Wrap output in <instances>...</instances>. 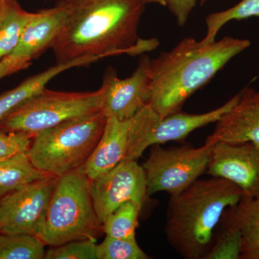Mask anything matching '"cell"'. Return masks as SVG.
Returning <instances> with one entry per match:
<instances>
[{
    "mask_svg": "<svg viewBox=\"0 0 259 259\" xmlns=\"http://www.w3.org/2000/svg\"><path fill=\"white\" fill-rule=\"evenodd\" d=\"M219 233H214L210 250L204 259H241V233L223 215Z\"/></svg>",
    "mask_w": 259,
    "mask_h": 259,
    "instance_id": "603a6c76",
    "label": "cell"
},
{
    "mask_svg": "<svg viewBox=\"0 0 259 259\" xmlns=\"http://www.w3.org/2000/svg\"><path fill=\"white\" fill-rule=\"evenodd\" d=\"M241 92L223 106L202 114L178 112L161 117L146 105L129 121L128 143L125 159L138 161L143 153L153 145L185 140L195 130L216 122L239 100Z\"/></svg>",
    "mask_w": 259,
    "mask_h": 259,
    "instance_id": "52a82bcc",
    "label": "cell"
},
{
    "mask_svg": "<svg viewBox=\"0 0 259 259\" xmlns=\"http://www.w3.org/2000/svg\"><path fill=\"white\" fill-rule=\"evenodd\" d=\"M214 144L205 141L199 148L183 146L171 149L151 146L142 165L148 197L160 192L175 195L198 180L207 171Z\"/></svg>",
    "mask_w": 259,
    "mask_h": 259,
    "instance_id": "ba28073f",
    "label": "cell"
},
{
    "mask_svg": "<svg viewBox=\"0 0 259 259\" xmlns=\"http://www.w3.org/2000/svg\"><path fill=\"white\" fill-rule=\"evenodd\" d=\"M223 215L241 231V259H259V197H242Z\"/></svg>",
    "mask_w": 259,
    "mask_h": 259,
    "instance_id": "e0dca14e",
    "label": "cell"
},
{
    "mask_svg": "<svg viewBox=\"0 0 259 259\" xmlns=\"http://www.w3.org/2000/svg\"><path fill=\"white\" fill-rule=\"evenodd\" d=\"M97 259H148L136 239L127 240L106 236L105 240L97 245Z\"/></svg>",
    "mask_w": 259,
    "mask_h": 259,
    "instance_id": "cb8c5ba5",
    "label": "cell"
},
{
    "mask_svg": "<svg viewBox=\"0 0 259 259\" xmlns=\"http://www.w3.org/2000/svg\"><path fill=\"white\" fill-rule=\"evenodd\" d=\"M206 141L215 144L250 142L259 148V97L258 92L246 88L239 100L216 122L214 132Z\"/></svg>",
    "mask_w": 259,
    "mask_h": 259,
    "instance_id": "4fadbf2b",
    "label": "cell"
},
{
    "mask_svg": "<svg viewBox=\"0 0 259 259\" xmlns=\"http://www.w3.org/2000/svg\"><path fill=\"white\" fill-rule=\"evenodd\" d=\"M1 233H2L1 229H0V234H1Z\"/></svg>",
    "mask_w": 259,
    "mask_h": 259,
    "instance_id": "1f68e13d",
    "label": "cell"
},
{
    "mask_svg": "<svg viewBox=\"0 0 259 259\" xmlns=\"http://www.w3.org/2000/svg\"><path fill=\"white\" fill-rule=\"evenodd\" d=\"M146 4H158L161 6L166 7V0H144Z\"/></svg>",
    "mask_w": 259,
    "mask_h": 259,
    "instance_id": "f546056e",
    "label": "cell"
},
{
    "mask_svg": "<svg viewBox=\"0 0 259 259\" xmlns=\"http://www.w3.org/2000/svg\"><path fill=\"white\" fill-rule=\"evenodd\" d=\"M62 21V11L56 5L33 13L18 46L8 57L16 62L22 70L27 69L32 60L51 47L60 31Z\"/></svg>",
    "mask_w": 259,
    "mask_h": 259,
    "instance_id": "5bb4252c",
    "label": "cell"
},
{
    "mask_svg": "<svg viewBox=\"0 0 259 259\" xmlns=\"http://www.w3.org/2000/svg\"><path fill=\"white\" fill-rule=\"evenodd\" d=\"M252 17L259 18V0H241L229 9L211 13L205 19L206 35L201 40L204 42L214 41L218 32L227 23Z\"/></svg>",
    "mask_w": 259,
    "mask_h": 259,
    "instance_id": "7402d4cb",
    "label": "cell"
},
{
    "mask_svg": "<svg viewBox=\"0 0 259 259\" xmlns=\"http://www.w3.org/2000/svg\"><path fill=\"white\" fill-rule=\"evenodd\" d=\"M58 177L35 181L7 195L0 202V229L6 234L40 238Z\"/></svg>",
    "mask_w": 259,
    "mask_h": 259,
    "instance_id": "9c48e42d",
    "label": "cell"
},
{
    "mask_svg": "<svg viewBox=\"0 0 259 259\" xmlns=\"http://www.w3.org/2000/svg\"><path fill=\"white\" fill-rule=\"evenodd\" d=\"M141 210L131 201L121 204L104 221L103 233L112 238L136 239V230L139 226Z\"/></svg>",
    "mask_w": 259,
    "mask_h": 259,
    "instance_id": "44dd1931",
    "label": "cell"
},
{
    "mask_svg": "<svg viewBox=\"0 0 259 259\" xmlns=\"http://www.w3.org/2000/svg\"><path fill=\"white\" fill-rule=\"evenodd\" d=\"M100 58L83 57L69 62L56 64L45 71L30 76L16 88L0 95V121L21 106L29 99L40 93L51 80L66 70L86 66L100 60Z\"/></svg>",
    "mask_w": 259,
    "mask_h": 259,
    "instance_id": "2e32d148",
    "label": "cell"
},
{
    "mask_svg": "<svg viewBox=\"0 0 259 259\" xmlns=\"http://www.w3.org/2000/svg\"><path fill=\"white\" fill-rule=\"evenodd\" d=\"M19 71H22L20 66L8 56L0 61V79Z\"/></svg>",
    "mask_w": 259,
    "mask_h": 259,
    "instance_id": "83f0119b",
    "label": "cell"
},
{
    "mask_svg": "<svg viewBox=\"0 0 259 259\" xmlns=\"http://www.w3.org/2000/svg\"><path fill=\"white\" fill-rule=\"evenodd\" d=\"M250 44L248 39L231 36L211 42L185 37L171 51L150 59L148 105L161 117L180 112L195 92Z\"/></svg>",
    "mask_w": 259,
    "mask_h": 259,
    "instance_id": "7a4b0ae2",
    "label": "cell"
},
{
    "mask_svg": "<svg viewBox=\"0 0 259 259\" xmlns=\"http://www.w3.org/2000/svg\"><path fill=\"white\" fill-rule=\"evenodd\" d=\"M31 135L20 132H8L0 130V160L27 153L31 146Z\"/></svg>",
    "mask_w": 259,
    "mask_h": 259,
    "instance_id": "484cf974",
    "label": "cell"
},
{
    "mask_svg": "<svg viewBox=\"0 0 259 259\" xmlns=\"http://www.w3.org/2000/svg\"><path fill=\"white\" fill-rule=\"evenodd\" d=\"M258 97H259V92H258Z\"/></svg>",
    "mask_w": 259,
    "mask_h": 259,
    "instance_id": "d6a6232c",
    "label": "cell"
},
{
    "mask_svg": "<svg viewBox=\"0 0 259 259\" xmlns=\"http://www.w3.org/2000/svg\"><path fill=\"white\" fill-rule=\"evenodd\" d=\"M0 161H3V160H0Z\"/></svg>",
    "mask_w": 259,
    "mask_h": 259,
    "instance_id": "836d02e7",
    "label": "cell"
},
{
    "mask_svg": "<svg viewBox=\"0 0 259 259\" xmlns=\"http://www.w3.org/2000/svg\"><path fill=\"white\" fill-rule=\"evenodd\" d=\"M53 177L35 168L27 153L0 161V202L14 191L35 181Z\"/></svg>",
    "mask_w": 259,
    "mask_h": 259,
    "instance_id": "ac0fdd59",
    "label": "cell"
},
{
    "mask_svg": "<svg viewBox=\"0 0 259 259\" xmlns=\"http://www.w3.org/2000/svg\"><path fill=\"white\" fill-rule=\"evenodd\" d=\"M103 233L94 207L91 181L81 168L58 177L40 238L57 246L77 240L93 239Z\"/></svg>",
    "mask_w": 259,
    "mask_h": 259,
    "instance_id": "5b68a950",
    "label": "cell"
},
{
    "mask_svg": "<svg viewBox=\"0 0 259 259\" xmlns=\"http://www.w3.org/2000/svg\"><path fill=\"white\" fill-rule=\"evenodd\" d=\"M62 25L51 49L56 64L83 57L127 54L138 55L156 49L157 39L139 37L144 0H58Z\"/></svg>",
    "mask_w": 259,
    "mask_h": 259,
    "instance_id": "6da1fadb",
    "label": "cell"
},
{
    "mask_svg": "<svg viewBox=\"0 0 259 259\" xmlns=\"http://www.w3.org/2000/svg\"><path fill=\"white\" fill-rule=\"evenodd\" d=\"M45 243L33 235L0 234V259L45 258Z\"/></svg>",
    "mask_w": 259,
    "mask_h": 259,
    "instance_id": "ffe728a7",
    "label": "cell"
},
{
    "mask_svg": "<svg viewBox=\"0 0 259 259\" xmlns=\"http://www.w3.org/2000/svg\"><path fill=\"white\" fill-rule=\"evenodd\" d=\"M46 259H97L95 240H77L52 246L46 252Z\"/></svg>",
    "mask_w": 259,
    "mask_h": 259,
    "instance_id": "d4e9b609",
    "label": "cell"
},
{
    "mask_svg": "<svg viewBox=\"0 0 259 259\" xmlns=\"http://www.w3.org/2000/svg\"><path fill=\"white\" fill-rule=\"evenodd\" d=\"M91 194L94 207L102 224L127 201L141 209L148 197L144 168L137 161L122 160L110 171L91 181Z\"/></svg>",
    "mask_w": 259,
    "mask_h": 259,
    "instance_id": "30bf717a",
    "label": "cell"
},
{
    "mask_svg": "<svg viewBox=\"0 0 259 259\" xmlns=\"http://www.w3.org/2000/svg\"><path fill=\"white\" fill-rule=\"evenodd\" d=\"M14 0H0V20Z\"/></svg>",
    "mask_w": 259,
    "mask_h": 259,
    "instance_id": "f1b7e54d",
    "label": "cell"
},
{
    "mask_svg": "<svg viewBox=\"0 0 259 259\" xmlns=\"http://www.w3.org/2000/svg\"><path fill=\"white\" fill-rule=\"evenodd\" d=\"M32 15L33 13L25 11L16 0L10 5L0 20V61L15 50Z\"/></svg>",
    "mask_w": 259,
    "mask_h": 259,
    "instance_id": "d6986e66",
    "label": "cell"
},
{
    "mask_svg": "<svg viewBox=\"0 0 259 259\" xmlns=\"http://www.w3.org/2000/svg\"><path fill=\"white\" fill-rule=\"evenodd\" d=\"M198 0H166L167 8L176 18L177 24L184 26Z\"/></svg>",
    "mask_w": 259,
    "mask_h": 259,
    "instance_id": "4316f807",
    "label": "cell"
},
{
    "mask_svg": "<svg viewBox=\"0 0 259 259\" xmlns=\"http://www.w3.org/2000/svg\"><path fill=\"white\" fill-rule=\"evenodd\" d=\"M150 59L144 55L137 68L126 79H119L115 70L109 68L103 76L101 112L107 118L130 120L141 109L148 105L151 96Z\"/></svg>",
    "mask_w": 259,
    "mask_h": 259,
    "instance_id": "8fae6325",
    "label": "cell"
},
{
    "mask_svg": "<svg viewBox=\"0 0 259 259\" xmlns=\"http://www.w3.org/2000/svg\"><path fill=\"white\" fill-rule=\"evenodd\" d=\"M106 121L100 111L40 131L27 152L29 159L37 169L53 177L79 169L98 144Z\"/></svg>",
    "mask_w": 259,
    "mask_h": 259,
    "instance_id": "277c9868",
    "label": "cell"
},
{
    "mask_svg": "<svg viewBox=\"0 0 259 259\" xmlns=\"http://www.w3.org/2000/svg\"><path fill=\"white\" fill-rule=\"evenodd\" d=\"M102 90L66 93L44 89L0 121V130L34 137L40 131L101 111Z\"/></svg>",
    "mask_w": 259,
    "mask_h": 259,
    "instance_id": "8992f818",
    "label": "cell"
},
{
    "mask_svg": "<svg viewBox=\"0 0 259 259\" xmlns=\"http://www.w3.org/2000/svg\"><path fill=\"white\" fill-rule=\"evenodd\" d=\"M199 1L200 2L201 5H204V3H207L209 0H199Z\"/></svg>",
    "mask_w": 259,
    "mask_h": 259,
    "instance_id": "4dcf8cb0",
    "label": "cell"
},
{
    "mask_svg": "<svg viewBox=\"0 0 259 259\" xmlns=\"http://www.w3.org/2000/svg\"><path fill=\"white\" fill-rule=\"evenodd\" d=\"M129 121L107 118L98 144L81 168L90 181L105 175L125 159L128 143Z\"/></svg>",
    "mask_w": 259,
    "mask_h": 259,
    "instance_id": "9a60e30c",
    "label": "cell"
},
{
    "mask_svg": "<svg viewBox=\"0 0 259 259\" xmlns=\"http://www.w3.org/2000/svg\"><path fill=\"white\" fill-rule=\"evenodd\" d=\"M206 173L233 182L243 197H259V148L250 142L215 143Z\"/></svg>",
    "mask_w": 259,
    "mask_h": 259,
    "instance_id": "7c38bea8",
    "label": "cell"
},
{
    "mask_svg": "<svg viewBox=\"0 0 259 259\" xmlns=\"http://www.w3.org/2000/svg\"><path fill=\"white\" fill-rule=\"evenodd\" d=\"M243 197L238 186L218 177L197 180L171 195L165 234L169 245L185 259H204L225 211Z\"/></svg>",
    "mask_w": 259,
    "mask_h": 259,
    "instance_id": "3957f363",
    "label": "cell"
}]
</instances>
